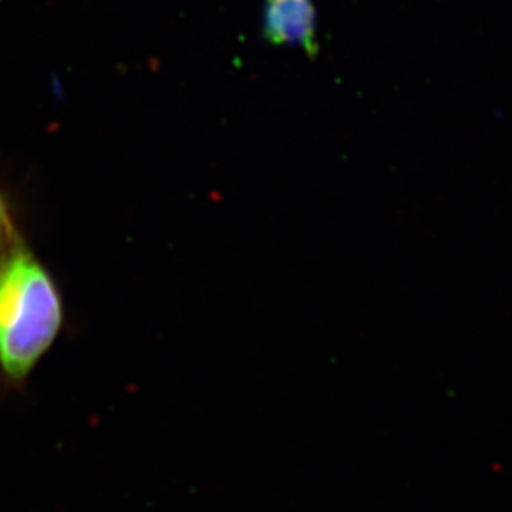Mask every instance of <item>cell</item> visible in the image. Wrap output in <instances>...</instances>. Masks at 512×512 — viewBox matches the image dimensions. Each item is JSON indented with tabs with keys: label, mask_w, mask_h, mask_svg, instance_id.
<instances>
[{
	"label": "cell",
	"mask_w": 512,
	"mask_h": 512,
	"mask_svg": "<svg viewBox=\"0 0 512 512\" xmlns=\"http://www.w3.org/2000/svg\"><path fill=\"white\" fill-rule=\"evenodd\" d=\"M262 34L272 45L300 47L312 57L319 50L312 0H264Z\"/></svg>",
	"instance_id": "obj_2"
},
{
	"label": "cell",
	"mask_w": 512,
	"mask_h": 512,
	"mask_svg": "<svg viewBox=\"0 0 512 512\" xmlns=\"http://www.w3.org/2000/svg\"><path fill=\"white\" fill-rule=\"evenodd\" d=\"M63 325V300L49 269L15 237L0 259V370L24 382Z\"/></svg>",
	"instance_id": "obj_1"
},
{
	"label": "cell",
	"mask_w": 512,
	"mask_h": 512,
	"mask_svg": "<svg viewBox=\"0 0 512 512\" xmlns=\"http://www.w3.org/2000/svg\"><path fill=\"white\" fill-rule=\"evenodd\" d=\"M15 237H17V234H15L14 224H12V218H10L9 204H7L4 194L0 191V259L4 256L5 251L9 249Z\"/></svg>",
	"instance_id": "obj_3"
}]
</instances>
